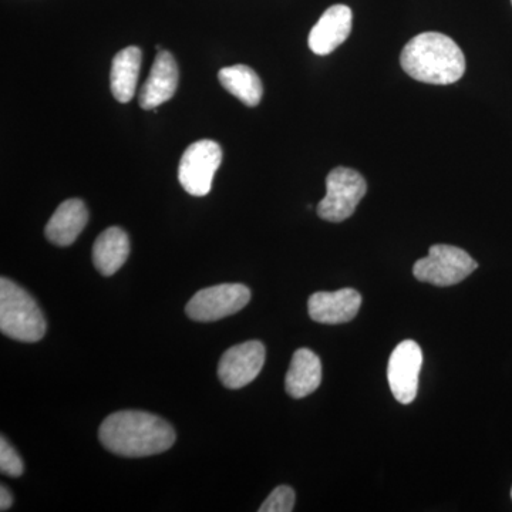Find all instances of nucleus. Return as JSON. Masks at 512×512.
<instances>
[{"label": "nucleus", "instance_id": "nucleus-8", "mask_svg": "<svg viewBox=\"0 0 512 512\" xmlns=\"http://www.w3.org/2000/svg\"><path fill=\"white\" fill-rule=\"evenodd\" d=\"M421 365L423 352L414 340H404L394 348L387 367V379L397 402L410 404L416 399Z\"/></svg>", "mask_w": 512, "mask_h": 512}, {"label": "nucleus", "instance_id": "nucleus-16", "mask_svg": "<svg viewBox=\"0 0 512 512\" xmlns=\"http://www.w3.org/2000/svg\"><path fill=\"white\" fill-rule=\"evenodd\" d=\"M141 60L143 55L136 46L126 47L113 59L110 73L111 93L120 103H128L136 94Z\"/></svg>", "mask_w": 512, "mask_h": 512}, {"label": "nucleus", "instance_id": "nucleus-6", "mask_svg": "<svg viewBox=\"0 0 512 512\" xmlns=\"http://www.w3.org/2000/svg\"><path fill=\"white\" fill-rule=\"evenodd\" d=\"M222 163V148L214 140H200L184 151L178 180L192 197L210 194L214 175Z\"/></svg>", "mask_w": 512, "mask_h": 512}, {"label": "nucleus", "instance_id": "nucleus-2", "mask_svg": "<svg viewBox=\"0 0 512 512\" xmlns=\"http://www.w3.org/2000/svg\"><path fill=\"white\" fill-rule=\"evenodd\" d=\"M400 63L414 80L429 84L456 83L466 72V57L451 37L426 32L404 46Z\"/></svg>", "mask_w": 512, "mask_h": 512}, {"label": "nucleus", "instance_id": "nucleus-22", "mask_svg": "<svg viewBox=\"0 0 512 512\" xmlns=\"http://www.w3.org/2000/svg\"><path fill=\"white\" fill-rule=\"evenodd\" d=\"M511 3H512V0H511Z\"/></svg>", "mask_w": 512, "mask_h": 512}, {"label": "nucleus", "instance_id": "nucleus-7", "mask_svg": "<svg viewBox=\"0 0 512 512\" xmlns=\"http://www.w3.org/2000/svg\"><path fill=\"white\" fill-rule=\"evenodd\" d=\"M249 301L251 291L247 286L222 284L195 293L185 311L195 322H215L242 311Z\"/></svg>", "mask_w": 512, "mask_h": 512}, {"label": "nucleus", "instance_id": "nucleus-1", "mask_svg": "<svg viewBox=\"0 0 512 512\" xmlns=\"http://www.w3.org/2000/svg\"><path fill=\"white\" fill-rule=\"evenodd\" d=\"M101 444L123 457H148L173 447L175 431L154 414L127 410L110 414L99 430Z\"/></svg>", "mask_w": 512, "mask_h": 512}, {"label": "nucleus", "instance_id": "nucleus-4", "mask_svg": "<svg viewBox=\"0 0 512 512\" xmlns=\"http://www.w3.org/2000/svg\"><path fill=\"white\" fill-rule=\"evenodd\" d=\"M366 191L367 184L362 174L352 168H335L326 178V195L316 211L322 220L343 222L355 214Z\"/></svg>", "mask_w": 512, "mask_h": 512}, {"label": "nucleus", "instance_id": "nucleus-18", "mask_svg": "<svg viewBox=\"0 0 512 512\" xmlns=\"http://www.w3.org/2000/svg\"><path fill=\"white\" fill-rule=\"evenodd\" d=\"M293 505H295V491L288 485H279L266 498L259 512H291Z\"/></svg>", "mask_w": 512, "mask_h": 512}, {"label": "nucleus", "instance_id": "nucleus-20", "mask_svg": "<svg viewBox=\"0 0 512 512\" xmlns=\"http://www.w3.org/2000/svg\"><path fill=\"white\" fill-rule=\"evenodd\" d=\"M13 504V495L8 487H0V511H8Z\"/></svg>", "mask_w": 512, "mask_h": 512}, {"label": "nucleus", "instance_id": "nucleus-13", "mask_svg": "<svg viewBox=\"0 0 512 512\" xmlns=\"http://www.w3.org/2000/svg\"><path fill=\"white\" fill-rule=\"evenodd\" d=\"M89 221L86 204L79 198L62 202L45 228L46 238L57 247H69L82 234Z\"/></svg>", "mask_w": 512, "mask_h": 512}, {"label": "nucleus", "instance_id": "nucleus-15", "mask_svg": "<svg viewBox=\"0 0 512 512\" xmlns=\"http://www.w3.org/2000/svg\"><path fill=\"white\" fill-rule=\"evenodd\" d=\"M130 255V239L124 229L111 227L101 232L93 247V262L103 276H111L126 264Z\"/></svg>", "mask_w": 512, "mask_h": 512}, {"label": "nucleus", "instance_id": "nucleus-3", "mask_svg": "<svg viewBox=\"0 0 512 512\" xmlns=\"http://www.w3.org/2000/svg\"><path fill=\"white\" fill-rule=\"evenodd\" d=\"M0 330L19 342H39L46 320L29 292L8 278L0 279Z\"/></svg>", "mask_w": 512, "mask_h": 512}, {"label": "nucleus", "instance_id": "nucleus-19", "mask_svg": "<svg viewBox=\"0 0 512 512\" xmlns=\"http://www.w3.org/2000/svg\"><path fill=\"white\" fill-rule=\"evenodd\" d=\"M0 471L9 477H20L25 471L22 458L3 436L0 440Z\"/></svg>", "mask_w": 512, "mask_h": 512}, {"label": "nucleus", "instance_id": "nucleus-9", "mask_svg": "<svg viewBox=\"0 0 512 512\" xmlns=\"http://www.w3.org/2000/svg\"><path fill=\"white\" fill-rule=\"evenodd\" d=\"M266 357L265 346L258 340H249L241 345L232 346L222 355L218 375L228 389H241L254 382Z\"/></svg>", "mask_w": 512, "mask_h": 512}, {"label": "nucleus", "instance_id": "nucleus-10", "mask_svg": "<svg viewBox=\"0 0 512 512\" xmlns=\"http://www.w3.org/2000/svg\"><path fill=\"white\" fill-rule=\"evenodd\" d=\"M352 9L335 5L326 10L309 35V47L315 55L326 56L346 42L352 32Z\"/></svg>", "mask_w": 512, "mask_h": 512}, {"label": "nucleus", "instance_id": "nucleus-17", "mask_svg": "<svg viewBox=\"0 0 512 512\" xmlns=\"http://www.w3.org/2000/svg\"><path fill=\"white\" fill-rule=\"evenodd\" d=\"M218 79H220L221 86L232 96L241 100L245 106L255 107L261 103L264 87H262L258 74L251 67L245 66V64L224 67L220 70Z\"/></svg>", "mask_w": 512, "mask_h": 512}, {"label": "nucleus", "instance_id": "nucleus-11", "mask_svg": "<svg viewBox=\"0 0 512 512\" xmlns=\"http://www.w3.org/2000/svg\"><path fill=\"white\" fill-rule=\"evenodd\" d=\"M362 306V296L352 288L336 292L313 293L308 302L309 316L325 325H340L355 319Z\"/></svg>", "mask_w": 512, "mask_h": 512}, {"label": "nucleus", "instance_id": "nucleus-14", "mask_svg": "<svg viewBox=\"0 0 512 512\" xmlns=\"http://www.w3.org/2000/svg\"><path fill=\"white\" fill-rule=\"evenodd\" d=\"M322 382V363L312 350L302 348L293 353L286 375V392L293 399H302L315 392Z\"/></svg>", "mask_w": 512, "mask_h": 512}, {"label": "nucleus", "instance_id": "nucleus-5", "mask_svg": "<svg viewBox=\"0 0 512 512\" xmlns=\"http://www.w3.org/2000/svg\"><path fill=\"white\" fill-rule=\"evenodd\" d=\"M478 264L464 249L453 245L437 244L429 255L414 264L413 274L417 281L436 286H453L473 274Z\"/></svg>", "mask_w": 512, "mask_h": 512}, {"label": "nucleus", "instance_id": "nucleus-21", "mask_svg": "<svg viewBox=\"0 0 512 512\" xmlns=\"http://www.w3.org/2000/svg\"><path fill=\"white\" fill-rule=\"evenodd\" d=\"M511 497H512V490H511Z\"/></svg>", "mask_w": 512, "mask_h": 512}, {"label": "nucleus", "instance_id": "nucleus-12", "mask_svg": "<svg viewBox=\"0 0 512 512\" xmlns=\"http://www.w3.org/2000/svg\"><path fill=\"white\" fill-rule=\"evenodd\" d=\"M178 87V66L174 56L160 50L151 67L150 76L140 92V106L144 110H156L174 96Z\"/></svg>", "mask_w": 512, "mask_h": 512}]
</instances>
